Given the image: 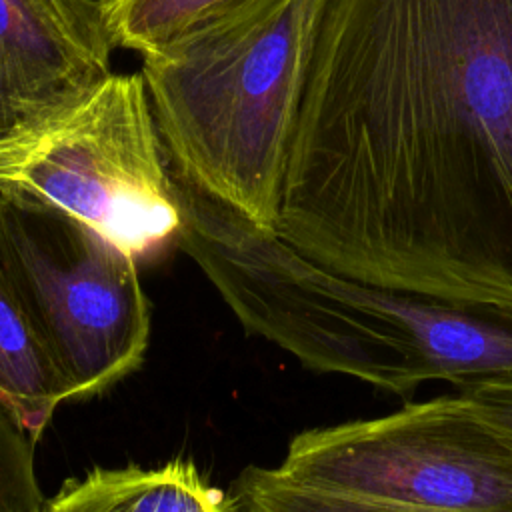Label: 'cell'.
<instances>
[{"mask_svg": "<svg viewBox=\"0 0 512 512\" xmlns=\"http://www.w3.org/2000/svg\"><path fill=\"white\" fill-rule=\"evenodd\" d=\"M40 512H238L192 460L162 466L94 468L66 480Z\"/></svg>", "mask_w": 512, "mask_h": 512, "instance_id": "ba28073f", "label": "cell"}, {"mask_svg": "<svg viewBox=\"0 0 512 512\" xmlns=\"http://www.w3.org/2000/svg\"><path fill=\"white\" fill-rule=\"evenodd\" d=\"M170 174L182 216L176 244L248 332L302 366L402 398L426 382L458 388L512 374L510 314L332 272Z\"/></svg>", "mask_w": 512, "mask_h": 512, "instance_id": "7a4b0ae2", "label": "cell"}, {"mask_svg": "<svg viewBox=\"0 0 512 512\" xmlns=\"http://www.w3.org/2000/svg\"><path fill=\"white\" fill-rule=\"evenodd\" d=\"M276 234L512 316V0H316Z\"/></svg>", "mask_w": 512, "mask_h": 512, "instance_id": "6da1fadb", "label": "cell"}, {"mask_svg": "<svg viewBox=\"0 0 512 512\" xmlns=\"http://www.w3.org/2000/svg\"><path fill=\"white\" fill-rule=\"evenodd\" d=\"M38 440L0 396V512H40L46 498L36 474Z\"/></svg>", "mask_w": 512, "mask_h": 512, "instance_id": "7c38bea8", "label": "cell"}, {"mask_svg": "<svg viewBox=\"0 0 512 512\" xmlns=\"http://www.w3.org/2000/svg\"><path fill=\"white\" fill-rule=\"evenodd\" d=\"M114 46L146 56L244 0H100Z\"/></svg>", "mask_w": 512, "mask_h": 512, "instance_id": "30bf717a", "label": "cell"}, {"mask_svg": "<svg viewBox=\"0 0 512 512\" xmlns=\"http://www.w3.org/2000/svg\"><path fill=\"white\" fill-rule=\"evenodd\" d=\"M0 244L68 400L136 370L150 340L138 260L82 222L0 196Z\"/></svg>", "mask_w": 512, "mask_h": 512, "instance_id": "8992f818", "label": "cell"}, {"mask_svg": "<svg viewBox=\"0 0 512 512\" xmlns=\"http://www.w3.org/2000/svg\"><path fill=\"white\" fill-rule=\"evenodd\" d=\"M286 480L424 512H512V428L470 396L296 434L276 468Z\"/></svg>", "mask_w": 512, "mask_h": 512, "instance_id": "5b68a950", "label": "cell"}, {"mask_svg": "<svg viewBox=\"0 0 512 512\" xmlns=\"http://www.w3.org/2000/svg\"><path fill=\"white\" fill-rule=\"evenodd\" d=\"M0 396L28 432L40 440L56 408L68 400L0 244Z\"/></svg>", "mask_w": 512, "mask_h": 512, "instance_id": "9c48e42d", "label": "cell"}, {"mask_svg": "<svg viewBox=\"0 0 512 512\" xmlns=\"http://www.w3.org/2000/svg\"><path fill=\"white\" fill-rule=\"evenodd\" d=\"M0 196L62 212L138 258L182 224L142 74H114L0 134Z\"/></svg>", "mask_w": 512, "mask_h": 512, "instance_id": "277c9868", "label": "cell"}, {"mask_svg": "<svg viewBox=\"0 0 512 512\" xmlns=\"http://www.w3.org/2000/svg\"><path fill=\"white\" fill-rule=\"evenodd\" d=\"M456 390L470 396L486 414L512 428V374L472 380Z\"/></svg>", "mask_w": 512, "mask_h": 512, "instance_id": "4fadbf2b", "label": "cell"}, {"mask_svg": "<svg viewBox=\"0 0 512 512\" xmlns=\"http://www.w3.org/2000/svg\"><path fill=\"white\" fill-rule=\"evenodd\" d=\"M100 0H0V134L106 78Z\"/></svg>", "mask_w": 512, "mask_h": 512, "instance_id": "52a82bcc", "label": "cell"}, {"mask_svg": "<svg viewBox=\"0 0 512 512\" xmlns=\"http://www.w3.org/2000/svg\"><path fill=\"white\" fill-rule=\"evenodd\" d=\"M236 490V502L244 512H424L300 486L276 468H246Z\"/></svg>", "mask_w": 512, "mask_h": 512, "instance_id": "8fae6325", "label": "cell"}, {"mask_svg": "<svg viewBox=\"0 0 512 512\" xmlns=\"http://www.w3.org/2000/svg\"><path fill=\"white\" fill-rule=\"evenodd\" d=\"M316 0H244L142 56L170 170L274 230Z\"/></svg>", "mask_w": 512, "mask_h": 512, "instance_id": "3957f363", "label": "cell"}]
</instances>
